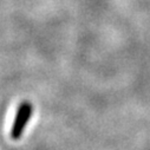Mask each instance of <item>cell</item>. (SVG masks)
Masks as SVG:
<instances>
[{
    "instance_id": "1",
    "label": "cell",
    "mask_w": 150,
    "mask_h": 150,
    "mask_svg": "<svg viewBox=\"0 0 150 150\" xmlns=\"http://www.w3.org/2000/svg\"><path fill=\"white\" fill-rule=\"evenodd\" d=\"M32 115V105L28 103H24L19 106L17 117L14 120V123L12 125L11 130V137L13 139H19L25 130V127Z\"/></svg>"
}]
</instances>
